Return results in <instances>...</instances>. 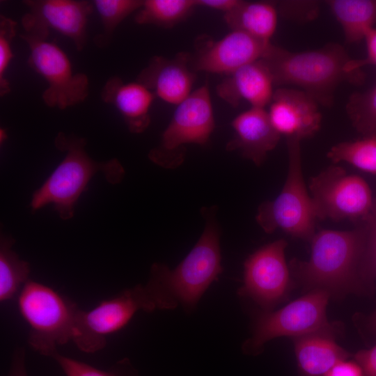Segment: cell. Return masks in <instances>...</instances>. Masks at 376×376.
Returning a JSON list of instances; mask_svg holds the SVG:
<instances>
[{"label": "cell", "instance_id": "obj_24", "mask_svg": "<svg viewBox=\"0 0 376 376\" xmlns=\"http://www.w3.org/2000/svg\"><path fill=\"white\" fill-rule=\"evenodd\" d=\"M196 7L195 0H144L134 21L170 28L185 19Z\"/></svg>", "mask_w": 376, "mask_h": 376}, {"label": "cell", "instance_id": "obj_9", "mask_svg": "<svg viewBox=\"0 0 376 376\" xmlns=\"http://www.w3.org/2000/svg\"><path fill=\"white\" fill-rule=\"evenodd\" d=\"M156 310L159 306L147 285H136L89 311L80 308L72 342L80 351L95 353L105 347L108 335L123 328L136 312Z\"/></svg>", "mask_w": 376, "mask_h": 376}, {"label": "cell", "instance_id": "obj_18", "mask_svg": "<svg viewBox=\"0 0 376 376\" xmlns=\"http://www.w3.org/2000/svg\"><path fill=\"white\" fill-rule=\"evenodd\" d=\"M274 86L269 69L260 59L226 75L216 91L220 98L233 107L245 100L251 107L265 108L272 100Z\"/></svg>", "mask_w": 376, "mask_h": 376}, {"label": "cell", "instance_id": "obj_21", "mask_svg": "<svg viewBox=\"0 0 376 376\" xmlns=\"http://www.w3.org/2000/svg\"><path fill=\"white\" fill-rule=\"evenodd\" d=\"M231 30L244 32L258 40L270 42L278 22V8L267 1H244L224 14Z\"/></svg>", "mask_w": 376, "mask_h": 376}, {"label": "cell", "instance_id": "obj_23", "mask_svg": "<svg viewBox=\"0 0 376 376\" xmlns=\"http://www.w3.org/2000/svg\"><path fill=\"white\" fill-rule=\"evenodd\" d=\"M15 240L1 235L0 239V301L11 300L29 279L31 272L28 262L21 259L12 249Z\"/></svg>", "mask_w": 376, "mask_h": 376}, {"label": "cell", "instance_id": "obj_7", "mask_svg": "<svg viewBox=\"0 0 376 376\" xmlns=\"http://www.w3.org/2000/svg\"><path fill=\"white\" fill-rule=\"evenodd\" d=\"M25 31L20 35L27 43L30 54L28 64L48 84L42 98L49 107L65 109L85 100L88 95V77L74 73L66 54L54 42L47 40L49 31L23 19Z\"/></svg>", "mask_w": 376, "mask_h": 376}, {"label": "cell", "instance_id": "obj_8", "mask_svg": "<svg viewBox=\"0 0 376 376\" xmlns=\"http://www.w3.org/2000/svg\"><path fill=\"white\" fill-rule=\"evenodd\" d=\"M286 143L288 170L285 184L275 199L259 205L256 219L267 233L280 229L293 237L311 242L316 233L317 219L304 180L301 141L288 139Z\"/></svg>", "mask_w": 376, "mask_h": 376}, {"label": "cell", "instance_id": "obj_15", "mask_svg": "<svg viewBox=\"0 0 376 376\" xmlns=\"http://www.w3.org/2000/svg\"><path fill=\"white\" fill-rule=\"evenodd\" d=\"M26 13L36 24L53 29L70 39L81 51L86 42V26L94 7L92 1L77 0H26Z\"/></svg>", "mask_w": 376, "mask_h": 376}, {"label": "cell", "instance_id": "obj_5", "mask_svg": "<svg viewBox=\"0 0 376 376\" xmlns=\"http://www.w3.org/2000/svg\"><path fill=\"white\" fill-rule=\"evenodd\" d=\"M330 295L311 290L276 311H260L253 320L252 334L242 345L251 356L260 354L268 341L281 336L292 338L311 334H326L337 338L343 332L339 322L327 316Z\"/></svg>", "mask_w": 376, "mask_h": 376}, {"label": "cell", "instance_id": "obj_3", "mask_svg": "<svg viewBox=\"0 0 376 376\" xmlns=\"http://www.w3.org/2000/svg\"><path fill=\"white\" fill-rule=\"evenodd\" d=\"M214 207L203 209L206 220L199 240L174 269L155 263L147 281L173 308L181 305L191 313L210 285L218 280L223 269L220 230L215 219Z\"/></svg>", "mask_w": 376, "mask_h": 376}, {"label": "cell", "instance_id": "obj_31", "mask_svg": "<svg viewBox=\"0 0 376 376\" xmlns=\"http://www.w3.org/2000/svg\"><path fill=\"white\" fill-rule=\"evenodd\" d=\"M318 10V3L313 1H283L279 9L286 16L306 20L316 16Z\"/></svg>", "mask_w": 376, "mask_h": 376}, {"label": "cell", "instance_id": "obj_29", "mask_svg": "<svg viewBox=\"0 0 376 376\" xmlns=\"http://www.w3.org/2000/svg\"><path fill=\"white\" fill-rule=\"evenodd\" d=\"M366 241L362 261V276L370 293L376 287V198L370 212L361 220Z\"/></svg>", "mask_w": 376, "mask_h": 376}, {"label": "cell", "instance_id": "obj_22", "mask_svg": "<svg viewBox=\"0 0 376 376\" xmlns=\"http://www.w3.org/2000/svg\"><path fill=\"white\" fill-rule=\"evenodd\" d=\"M333 15L342 27L347 42L364 40L376 23V0L327 1Z\"/></svg>", "mask_w": 376, "mask_h": 376}, {"label": "cell", "instance_id": "obj_12", "mask_svg": "<svg viewBox=\"0 0 376 376\" xmlns=\"http://www.w3.org/2000/svg\"><path fill=\"white\" fill-rule=\"evenodd\" d=\"M284 239L267 244L249 256L244 264V278L239 296L252 300L262 311H272L284 301L292 279L285 258Z\"/></svg>", "mask_w": 376, "mask_h": 376}, {"label": "cell", "instance_id": "obj_17", "mask_svg": "<svg viewBox=\"0 0 376 376\" xmlns=\"http://www.w3.org/2000/svg\"><path fill=\"white\" fill-rule=\"evenodd\" d=\"M231 126L235 134L226 149L238 150L256 166L264 162L281 136L273 127L265 108L250 107L237 116Z\"/></svg>", "mask_w": 376, "mask_h": 376}, {"label": "cell", "instance_id": "obj_11", "mask_svg": "<svg viewBox=\"0 0 376 376\" xmlns=\"http://www.w3.org/2000/svg\"><path fill=\"white\" fill-rule=\"evenodd\" d=\"M308 187L316 219L354 224L371 211L375 198L366 181L331 165L310 179Z\"/></svg>", "mask_w": 376, "mask_h": 376}, {"label": "cell", "instance_id": "obj_26", "mask_svg": "<svg viewBox=\"0 0 376 376\" xmlns=\"http://www.w3.org/2000/svg\"><path fill=\"white\" fill-rule=\"evenodd\" d=\"M142 0H95L94 8L97 10L103 27V33L95 38V44L100 47L108 45L116 27L130 14L138 11Z\"/></svg>", "mask_w": 376, "mask_h": 376}, {"label": "cell", "instance_id": "obj_33", "mask_svg": "<svg viewBox=\"0 0 376 376\" xmlns=\"http://www.w3.org/2000/svg\"><path fill=\"white\" fill-rule=\"evenodd\" d=\"M353 359L361 366L364 376H376V345L358 351Z\"/></svg>", "mask_w": 376, "mask_h": 376}, {"label": "cell", "instance_id": "obj_35", "mask_svg": "<svg viewBox=\"0 0 376 376\" xmlns=\"http://www.w3.org/2000/svg\"><path fill=\"white\" fill-rule=\"evenodd\" d=\"M8 376H28L26 366V351L24 347H17L12 356Z\"/></svg>", "mask_w": 376, "mask_h": 376}, {"label": "cell", "instance_id": "obj_13", "mask_svg": "<svg viewBox=\"0 0 376 376\" xmlns=\"http://www.w3.org/2000/svg\"><path fill=\"white\" fill-rule=\"evenodd\" d=\"M269 105L270 121L286 140L301 141L315 135L320 128L318 103L302 91L280 87L274 91Z\"/></svg>", "mask_w": 376, "mask_h": 376}, {"label": "cell", "instance_id": "obj_14", "mask_svg": "<svg viewBox=\"0 0 376 376\" xmlns=\"http://www.w3.org/2000/svg\"><path fill=\"white\" fill-rule=\"evenodd\" d=\"M271 42L244 32L232 30L221 39L211 42L197 53L194 70L228 75L263 58Z\"/></svg>", "mask_w": 376, "mask_h": 376}, {"label": "cell", "instance_id": "obj_30", "mask_svg": "<svg viewBox=\"0 0 376 376\" xmlns=\"http://www.w3.org/2000/svg\"><path fill=\"white\" fill-rule=\"evenodd\" d=\"M17 22L4 15L0 16V94L4 96L10 91L6 77V71L13 57L12 42L16 33Z\"/></svg>", "mask_w": 376, "mask_h": 376}, {"label": "cell", "instance_id": "obj_6", "mask_svg": "<svg viewBox=\"0 0 376 376\" xmlns=\"http://www.w3.org/2000/svg\"><path fill=\"white\" fill-rule=\"evenodd\" d=\"M19 313L29 326L28 343L48 357L72 341L80 308L50 287L29 279L18 297Z\"/></svg>", "mask_w": 376, "mask_h": 376}, {"label": "cell", "instance_id": "obj_10", "mask_svg": "<svg viewBox=\"0 0 376 376\" xmlns=\"http://www.w3.org/2000/svg\"><path fill=\"white\" fill-rule=\"evenodd\" d=\"M214 126L210 93L205 84L177 105L159 146L150 151L148 157L164 168H175L184 159L185 145L206 144Z\"/></svg>", "mask_w": 376, "mask_h": 376}, {"label": "cell", "instance_id": "obj_4", "mask_svg": "<svg viewBox=\"0 0 376 376\" xmlns=\"http://www.w3.org/2000/svg\"><path fill=\"white\" fill-rule=\"evenodd\" d=\"M54 144L59 150L66 152L65 157L34 191L30 207L35 212L53 204L60 217L68 220L73 217L77 200L97 172H104L107 180L115 184L123 178L124 169L117 159L105 162L93 160L85 150L86 142L84 138L59 132Z\"/></svg>", "mask_w": 376, "mask_h": 376}, {"label": "cell", "instance_id": "obj_16", "mask_svg": "<svg viewBox=\"0 0 376 376\" xmlns=\"http://www.w3.org/2000/svg\"><path fill=\"white\" fill-rule=\"evenodd\" d=\"M190 57L180 53L174 58L154 56L137 77V81L166 103L178 105L191 93L196 74Z\"/></svg>", "mask_w": 376, "mask_h": 376}, {"label": "cell", "instance_id": "obj_28", "mask_svg": "<svg viewBox=\"0 0 376 376\" xmlns=\"http://www.w3.org/2000/svg\"><path fill=\"white\" fill-rule=\"evenodd\" d=\"M52 358L66 376H139L137 369L127 357L117 361L105 370L63 355L58 352L54 353Z\"/></svg>", "mask_w": 376, "mask_h": 376}, {"label": "cell", "instance_id": "obj_1", "mask_svg": "<svg viewBox=\"0 0 376 376\" xmlns=\"http://www.w3.org/2000/svg\"><path fill=\"white\" fill-rule=\"evenodd\" d=\"M351 230H320L311 240L308 260L290 262L295 280L306 292L323 290L331 298L370 294L362 276L366 233L361 221Z\"/></svg>", "mask_w": 376, "mask_h": 376}, {"label": "cell", "instance_id": "obj_19", "mask_svg": "<svg viewBox=\"0 0 376 376\" xmlns=\"http://www.w3.org/2000/svg\"><path fill=\"white\" fill-rule=\"evenodd\" d=\"M101 97L119 111L130 132L139 134L148 127L150 109L156 97L141 83H125L118 77H111L104 85Z\"/></svg>", "mask_w": 376, "mask_h": 376}, {"label": "cell", "instance_id": "obj_36", "mask_svg": "<svg viewBox=\"0 0 376 376\" xmlns=\"http://www.w3.org/2000/svg\"><path fill=\"white\" fill-rule=\"evenodd\" d=\"M242 1L240 0H195L196 6L220 10L224 14L234 10Z\"/></svg>", "mask_w": 376, "mask_h": 376}, {"label": "cell", "instance_id": "obj_37", "mask_svg": "<svg viewBox=\"0 0 376 376\" xmlns=\"http://www.w3.org/2000/svg\"><path fill=\"white\" fill-rule=\"evenodd\" d=\"M367 322L368 328L376 331V310L368 318Z\"/></svg>", "mask_w": 376, "mask_h": 376}, {"label": "cell", "instance_id": "obj_25", "mask_svg": "<svg viewBox=\"0 0 376 376\" xmlns=\"http://www.w3.org/2000/svg\"><path fill=\"white\" fill-rule=\"evenodd\" d=\"M327 157L335 164L345 162L363 171L376 174V134L338 143L331 148Z\"/></svg>", "mask_w": 376, "mask_h": 376}, {"label": "cell", "instance_id": "obj_34", "mask_svg": "<svg viewBox=\"0 0 376 376\" xmlns=\"http://www.w3.org/2000/svg\"><path fill=\"white\" fill-rule=\"evenodd\" d=\"M324 376H364V373L354 359H347L336 363Z\"/></svg>", "mask_w": 376, "mask_h": 376}, {"label": "cell", "instance_id": "obj_2", "mask_svg": "<svg viewBox=\"0 0 376 376\" xmlns=\"http://www.w3.org/2000/svg\"><path fill=\"white\" fill-rule=\"evenodd\" d=\"M344 48L330 43L310 51L292 52L272 44L260 59L269 69L274 85L294 86L318 104L330 106L342 82L358 83L362 73L349 71L350 61Z\"/></svg>", "mask_w": 376, "mask_h": 376}, {"label": "cell", "instance_id": "obj_27", "mask_svg": "<svg viewBox=\"0 0 376 376\" xmlns=\"http://www.w3.org/2000/svg\"><path fill=\"white\" fill-rule=\"evenodd\" d=\"M352 126L363 136L376 134V86L352 94L345 106Z\"/></svg>", "mask_w": 376, "mask_h": 376}, {"label": "cell", "instance_id": "obj_32", "mask_svg": "<svg viewBox=\"0 0 376 376\" xmlns=\"http://www.w3.org/2000/svg\"><path fill=\"white\" fill-rule=\"evenodd\" d=\"M366 57L362 59H352L347 65L348 70L352 72H361V68L366 65H376V28L371 29L366 35Z\"/></svg>", "mask_w": 376, "mask_h": 376}, {"label": "cell", "instance_id": "obj_20", "mask_svg": "<svg viewBox=\"0 0 376 376\" xmlns=\"http://www.w3.org/2000/svg\"><path fill=\"white\" fill-rule=\"evenodd\" d=\"M336 338L320 334L292 338L297 376H324L336 363L349 359L351 354Z\"/></svg>", "mask_w": 376, "mask_h": 376}]
</instances>
